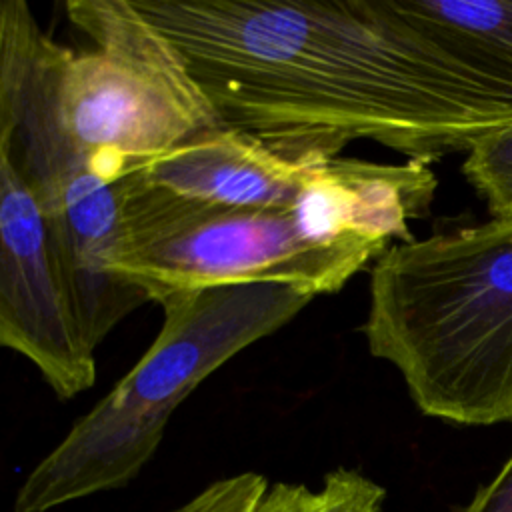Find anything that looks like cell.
<instances>
[{
  "label": "cell",
  "instance_id": "6da1fadb",
  "mask_svg": "<svg viewBox=\"0 0 512 512\" xmlns=\"http://www.w3.org/2000/svg\"><path fill=\"white\" fill-rule=\"evenodd\" d=\"M228 128L368 138L432 164L512 126V74L392 0H132Z\"/></svg>",
  "mask_w": 512,
  "mask_h": 512
},
{
  "label": "cell",
  "instance_id": "7a4b0ae2",
  "mask_svg": "<svg viewBox=\"0 0 512 512\" xmlns=\"http://www.w3.org/2000/svg\"><path fill=\"white\" fill-rule=\"evenodd\" d=\"M360 330L426 416L512 422V216L392 244Z\"/></svg>",
  "mask_w": 512,
  "mask_h": 512
},
{
  "label": "cell",
  "instance_id": "3957f363",
  "mask_svg": "<svg viewBox=\"0 0 512 512\" xmlns=\"http://www.w3.org/2000/svg\"><path fill=\"white\" fill-rule=\"evenodd\" d=\"M312 298L268 282L164 298V322L152 346L30 470L14 512H48L126 486L156 454L172 412L232 356L286 326Z\"/></svg>",
  "mask_w": 512,
  "mask_h": 512
},
{
  "label": "cell",
  "instance_id": "277c9868",
  "mask_svg": "<svg viewBox=\"0 0 512 512\" xmlns=\"http://www.w3.org/2000/svg\"><path fill=\"white\" fill-rule=\"evenodd\" d=\"M120 232L112 272L150 302L226 284H288L334 294L390 246L326 240L296 208L206 202L146 182L118 180Z\"/></svg>",
  "mask_w": 512,
  "mask_h": 512
},
{
  "label": "cell",
  "instance_id": "5b68a950",
  "mask_svg": "<svg viewBox=\"0 0 512 512\" xmlns=\"http://www.w3.org/2000/svg\"><path fill=\"white\" fill-rule=\"evenodd\" d=\"M48 38L24 0L0 4V156L16 166L46 216L80 326L96 350L150 298L112 272L118 182L98 176L60 126Z\"/></svg>",
  "mask_w": 512,
  "mask_h": 512
},
{
  "label": "cell",
  "instance_id": "8992f818",
  "mask_svg": "<svg viewBox=\"0 0 512 512\" xmlns=\"http://www.w3.org/2000/svg\"><path fill=\"white\" fill-rule=\"evenodd\" d=\"M64 8L94 48L74 52L48 38L54 106L98 176L116 184L224 126L178 50L132 0H68Z\"/></svg>",
  "mask_w": 512,
  "mask_h": 512
},
{
  "label": "cell",
  "instance_id": "52a82bcc",
  "mask_svg": "<svg viewBox=\"0 0 512 512\" xmlns=\"http://www.w3.org/2000/svg\"><path fill=\"white\" fill-rule=\"evenodd\" d=\"M0 344L32 362L60 400L96 382V350L80 326L46 216L6 156H0Z\"/></svg>",
  "mask_w": 512,
  "mask_h": 512
},
{
  "label": "cell",
  "instance_id": "ba28073f",
  "mask_svg": "<svg viewBox=\"0 0 512 512\" xmlns=\"http://www.w3.org/2000/svg\"><path fill=\"white\" fill-rule=\"evenodd\" d=\"M346 140L266 136L220 126L202 132L136 174L176 194L244 208H296Z\"/></svg>",
  "mask_w": 512,
  "mask_h": 512
},
{
  "label": "cell",
  "instance_id": "9c48e42d",
  "mask_svg": "<svg viewBox=\"0 0 512 512\" xmlns=\"http://www.w3.org/2000/svg\"><path fill=\"white\" fill-rule=\"evenodd\" d=\"M410 20L512 74V0H392Z\"/></svg>",
  "mask_w": 512,
  "mask_h": 512
},
{
  "label": "cell",
  "instance_id": "30bf717a",
  "mask_svg": "<svg viewBox=\"0 0 512 512\" xmlns=\"http://www.w3.org/2000/svg\"><path fill=\"white\" fill-rule=\"evenodd\" d=\"M386 490L352 468L330 470L320 488L272 482L254 512H382Z\"/></svg>",
  "mask_w": 512,
  "mask_h": 512
},
{
  "label": "cell",
  "instance_id": "8fae6325",
  "mask_svg": "<svg viewBox=\"0 0 512 512\" xmlns=\"http://www.w3.org/2000/svg\"><path fill=\"white\" fill-rule=\"evenodd\" d=\"M462 174L494 218L512 216V126L472 148Z\"/></svg>",
  "mask_w": 512,
  "mask_h": 512
},
{
  "label": "cell",
  "instance_id": "7c38bea8",
  "mask_svg": "<svg viewBox=\"0 0 512 512\" xmlns=\"http://www.w3.org/2000/svg\"><path fill=\"white\" fill-rule=\"evenodd\" d=\"M268 484L258 472H240L208 484L172 512H254Z\"/></svg>",
  "mask_w": 512,
  "mask_h": 512
},
{
  "label": "cell",
  "instance_id": "4fadbf2b",
  "mask_svg": "<svg viewBox=\"0 0 512 512\" xmlns=\"http://www.w3.org/2000/svg\"><path fill=\"white\" fill-rule=\"evenodd\" d=\"M462 512H512V454Z\"/></svg>",
  "mask_w": 512,
  "mask_h": 512
}]
</instances>
